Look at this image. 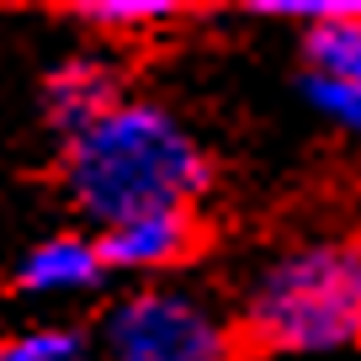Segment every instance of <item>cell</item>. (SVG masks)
I'll list each match as a JSON object with an SVG mask.
<instances>
[{
    "label": "cell",
    "instance_id": "3957f363",
    "mask_svg": "<svg viewBox=\"0 0 361 361\" xmlns=\"http://www.w3.org/2000/svg\"><path fill=\"white\" fill-rule=\"evenodd\" d=\"M90 345L96 361H245L234 314L186 276L106 298L90 324Z\"/></svg>",
    "mask_w": 361,
    "mask_h": 361
},
{
    "label": "cell",
    "instance_id": "52a82bcc",
    "mask_svg": "<svg viewBox=\"0 0 361 361\" xmlns=\"http://www.w3.org/2000/svg\"><path fill=\"white\" fill-rule=\"evenodd\" d=\"M128 69L117 64V54L106 48H75V54L54 59L37 80V112L43 128L54 133V144L85 133L90 123H102L117 102L128 96Z\"/></svg>",
    "mask_w": 361,
    "mask_h": 361
},
{
    "label": "cell",
    "instance_id": "9c48e42d",
    "mask_svg": "<svg viewBox=\"0 0 361 361\" xmlns=\"http://www.w3.org/2000/svg\"><path fill=\"white\" fill-rule=\"evenodd\" d=\"M0 361H96L90 329L59 314H32L0 324Z\"/></svg>",
    "mask_w": 361,
    "mask_h": 361
},
{
    "label": "cell",
    "instance_id": "277c9868",
    "mask_svg": "<svg viewBox=\"0 0 361 361\" xmlns=\"http://www.w3.org/2000/svg\"><path fill=\"white\" fill-rule=\"evenodd\" d=\"M112 282L96 234L80 224H59L48 234H32L6 266V287L22 303H43V308H69L96 298Z\"/></svg>",
    "mask_w": 361,
    "mask_h": 361
},
{
    "label": "cell",
    "instance_id": "8992f818",
    "mask_svg": "<svg viewBox=\"0 0 361 361\" xmlns=\"http://www.w3.org/2000/svg\"><path fill=\"white\" fill-rule=\"evenodd\" d=\"M106 260V276H123L128 287L144 282H180V271L197 266L207 250V218L202 213H144L112 224L96 234Z\"/></svg>",
    "mask_w": 361,
    "mask_h": 361
},
{
    "label": "cell",
    "instance_id": "7a4b0ae2",
    "mask_svg": "<svg viewBox=\"0 0 361 361\" xmlns=\"http://www.w3.org/2000/svg\"><path fill=\"white\" fill-rule=\"evenodd\" d=\"M245 356L335 361L361 350V224H319L276 239L234 298Z\"/></svg>",
    "mask_w": 361,
    "mask_h": 361
},
{
    "label": "cell",
    "instance_id": "5b68a950",
    "mask_svg": "<svg viewBox=\"0 0 361 361\" xmlns=\"http://www.w3.org/2000/svg\"><path fill=\"white\" fill-rule=\"evenodd\" d=\"M298 90L314 117L361 144V16L308 22L298 43Z\"/></svg>",
    "mask_w": 361,
    "mask_h": 361
},
{
    "label": "cell",
    "instance_id": "ba28073f",
    "mask_svg": "<svg viewBox=\"0 0 361 361\" xmlns=\"http://www.w3.org/2000/svg\"><path fill=\"white\" fill-rule=\"evenodd\" d=\"M64 16L80 32L102 37V43H138V37H154L165 27H176L180 6L176 0H80Z\"/></svg>",
    "mask_w": 361,
    "mask_h": 361
},
{
    "label": "cell",
    "instance_id": "6da1fadb",
    "mask_svg": "<svg viewBox=\"0 0 361 361\" xmlns=\"http://www.w3.org/2000/svg\"><path fill=\"white\" fill-rule=\"evenodd\" d=\"M54 170L75 224L90 234L144 213H202L218 192L213 144L176 102L149 90H128L102 123L64 138Z\"/></svg>",
    "mask_w": 361,
    "mask_h": 361
}]
</instances>
